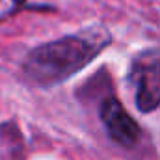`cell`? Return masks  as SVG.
<instances>
[{
	"mask_svg": "<svg viewBox=\"0 0 160 160\" xmlns=\"http://www.w3.org/2000/svg\"><path fill=\"white\" fill-rule=\"evenodd\" d=\"M108 41L110 39L104 32L89 30L84 34H75L45 43L28 54L24 62V71L41 86L63 82L82 67H86L108 45Z\"/></svg>",
	"mask_w": 160,
	"mask_h": 160,
	"instance_id": "cell-1",
	"label": "cell"
},
{
	"mask_svg": "<svg viewBox=\"0 0 160 160\" xmlns=\"http://www.w3.org/2000/svg\"><path fill=\"white\" fill-rule=\"evenodd\" d=\"M130 77L136 86V104L142 112H151L160 104V52L140 54L132 63Z\"/></svg>",
	"mask_w": 160,
	"mask_h": 160,
	"instance_id": "cell-2",
	"label": "cell"
},
{
	"mask_svg": "<svg viewBox=\"0 0 160 160\" xmlns=\"http://www.w3.org/2000/svg\"><path fill=\"white\" fill-rule=\"evenodd\" d=\"M101 119L104 123L110 138L125 147L134 145L140 140V127L132 119L127 110L121 106V102L116 97H108L101 104Z\"/></svg>",
	"mask_w": 160,
	"mask_h": 160,
	"instance_id": "cell-3",
	"label": "cell"
}]
</instances>
